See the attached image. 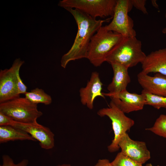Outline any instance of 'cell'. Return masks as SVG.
Here are the masks:
<instances>
[{"label":"cell","instance_id":"cell-1","mask_svg":"<svg viewBox=\"0 0 166 166\" xmlns=\"http://www.w3.org/2000/svg\"><path fill=\"white\" fill-rule=\"evenodd\" d=\"M73 15L77 26V35L70 49L62 56L61 65L66 68L68 63L83 58H86L88 48L93 36L102 26L103 23L109 21L112 17L105 20H97L77 10L65 8Z\"/></svg>","mask_w":166,"mask_h":166},{"label":"cell","instance_id":"cell-2","mask_svg":"<svg viewBox=\"0 0 166 166\" xmlns=\"http://www.w3.org/2000/svg\"><path fill=\"white\" fill-rule=\"evenodd\" d=\"M141 41L136 37H123L107 55L105 61L116 63L128 68L141 63L146 55L141 49Z\"/></svg>","mask_w":166,"mask_h":166},{"label":"cell","instance_id":"cell-3","mask_svg":"<svg viewBox=\"0 0 166 166\" xmlns=\"http://www.w3.org/2000/svg\"><path fill=\"white\" fill-rule=\"evenodd\" d=\"M123 38L120 34L107 30L102 26L91 38L87 58L94 66H100L105 61L108 54Z\"/></svg>","mask_w":166,"mask_h":166},{"label":"cell","instance_id":"cell-4","mask_svg":"<svg viewBox=\"0 0 166 166\" xmlns=\"http://www.w3.org/2000/svg\"><path fill=\"white\" fill-rule=\"evenodd\" d=\"M0 112L15 121L26 124L37 122L42 115L37 109V105L26 97H20L0 103Z\"/></svg>","mask_w":166,"mask_h":166},{"label":"cell","instance_id":"cell-5","mask_svg":"<svg viewBox=\"0 0 166 166\" xmlns=\"http://www.w3.org/2000/svg\"><path fill=\"white\" fill-rule=\"evenodd\" d=\"M117 0H62L58 5L62 7L78 10L96 19L97 17H113Z\"/></svg>","mask_w":166,"mask_h":166},{"label":"cell","instance_id":"cell-6","mask_svg":"<svg viewBox=\"0 0 166 166\" xmlns=\"http://www.w3.org/2000/svg\"><path fill=\"white\" fill-rule=\"evenodd\" d=\"M97 114L101 117L106 116L111 120L114 137L108 150L110 152L117 151L120 148L118 143L120 139L134 125V121L126 116L111 101L108 107L100 109Z\"/></svg>","mask_w":166,"mask_h":166},{"label":"cell","instance_id":"cell-7","mask_svg":"<svg viewBox=\"0 0 166 166\" xmlns=\"http://www.w3.org/2000/svg\"><path fill=\"white\" fill-rule=\"evenodd\" d=\"M133 6L131 0H117L112 20L104 28L123 37H136L133 20L128 14Z\"/></svg>","mask_w":166,"mask_h":166},{"label":"cell","instance_id":"cell-8","mask_svg":"<svg viewBox=\"0 0 166 166\" xmlns=\"http://www.w3.org/2000/svg\"><path fill=\"white\" fill-rule=\"evenodd\" d=\"M24 63L18 58L10 68L0 70V103L20 97L16 87L17 73Z\"/></svg>","mask_w":166,"mask_h":166},{"label":"cell","instance_id":"cell-9","mask_svg":"<svg viewBox=\"0 0 166 166\" xmlns=\"http://www.w3.org/2000/svg\"><path fill=\"white\" fill-rule=\"evenodd\" d=\"M102 93L105 97H110L111 101L124 113L141 110L145 105V96L141 93H130L126 89L117 93Z\"/></svg>","mask_w":166,"mask_h":166},{"label":"cell","instance_id":"cell-10","mask_svg":"<svg viewBox=\"0 0 166 166\" xmlns=\"http://www.w3.org/2000/svg\"><path fill=\"white\" fill-rule=\"evenodd\" d=\"M26 132L39 142L42 148L49 150L54 145V135L50 129L38 123H23L14 121L11 125Z\"/></svg>","mask_w":166,"mask_h":166},{"label":"cell","instance_id":"cell-11","mask_svg":"<svg viewBox=\"0 0 166 166\" xmlns=\"http://www.w3.org/2000/svg\"><path fill=\"white\" fill-rule=\"evenodd\" d=\"M118 145L124 154L142 164L151 158L150 152L145 143L132 139L127 133L120 139Z\"/></svg>","mask_w":166,"mask_h":166},{"label":"cell","instance_id":"cell-12","mask_svg":"<svg viewBox=\"0 0 166 166\" xmlns=\"http://www.w3.org/2000/svg\"><path fill=\"white\" fill-rule=\"evenodd\" d=\"M137 79L143 90L153 95L166 97V75L156 73L151 76L141 71L137 74Z\"/></svg>","mask_w":166,"mask_h":166},{"label":"cell","instance_id":"cell-13","mask_svg":"<svg viewBox=\"0 0 166 166\" xmlns=\"http://www.w3.org/2000/svg\"><path fill=\"white\" fill-rule=\"evenodd\" d=\"M103 84L97 72L92 73L90 80L86 86L79 90L81 101L82 104L86 105L89 109L93 108V102L97 97L105 98L101 92Z\"/></svg>","mask_w":166,"mask_h":166},{"label":"cell","instance_id":"cell-14","mask_svg":"<svg viewBox=\"0 0 166 166\" xmlns=\"http://www.w3.org/2000/svg\"><path fill=\"white\" fill-rule=\"evenodd\" d=\"M141 64V71L145 73H159L166 75V48L152 52Z\"/></svg>","mask_w":166,"mask_h":166},{"label":"cell","instance_id":"cell-15","mask_svg":"<svg viewBox=\"0 0 166 166\" xmlns=\"http://www.w3.org/2000/svg\"><path fill=\"white\" fill-rule=\"evenodd\" d=\"M113 72V77L107 89L110 93H117L126 89L131 81L128 68L116 63L110 64Z\"/></svg>","mask_w":166,"mask_h":166},{"label":"cell","instance_id":"cell-16","mask_svg":"<svg viewBox=\"0 0 166 166\" xmlns=\"http://www.w3.org/2000/svg\"><path fill=\"white\" fill-rule=\"evenodd\" d=\"M29 140L36 141L31 135L11 126H0V143L10 141Z\"/></svg>","mask_w":166,"mask_h":166},{"label":"cell","instance_id":"cell-17","mask_svg":"<svg viewBox=\"0 0 166 166\" xmlns=\"http://www.w3.org/2000/svg\"><path fill=\"white\" fill-rule=\"evenodd\" d=\"M25 97L32 103L38 104L42 103L45 105L50 104L52 99L50 95L46 93L43 90L38 88L32 89L25 94Z\"/></svg>","mask_w":166,"mask_h":166},{"label":"cell","instance_id":"cell-18","mask_svg":"<svg viewBox=\"0 0 166 166\" xmlns=\"http://www.w3.org/2000/svg\"><path fill=\"white\" fill-rule=\"evenodd\" d=\"M141 93L145 96V105H148L155 108H166V97L156 95L143 90Z\"/></svg>","mask_w":166,"mask_h":166},{"label":"cell","instance_id":"cell-19","mask_svg":"<svg viewBox=\"0 0 166 166\" xmlns=\"http://www.w3.org/2000/svg\"><path fill=\"white\" fill-rule=\"evenodd\" d=\"M146 130L166 138V115H160L156 120L153 125Z\"/></svg>","mask_w":166,"mask_h":166},{"label":"cell","instance_id":"cell-20","mask_svg":"<svg viewBox=\"0 0 166 166\" xmlns=\"http://www.w3.org/2000/svg\"><path fill=\"white\" fill-rule=\"evenodd\" d=\"M111 163L113 166H143L142 164L132 160L121 152L117 154Z\"/></svg>","mask_w":166,"mask_h":166},{"label":"cell","instance_id":"cell-21","mask_svg":"<svg viewBox=\"0 0 166 166\" xmlns=\"http://www.w3.org/2000/svg\"><path fill=\"white\" fill-rule=\"evenodd\" d=\"M2 160V164L0 166H27L29 163L27 159H24L19 162L15 164L12 158L7 155H3Z\"/></svg>","mask_w":166,"mask_h":166},{"label":"cell","instance_id":"cell-22","mask_svg":"<svg viewBox=\"0 0 166 166\" xmlns=\"http://www.w3.org/2000/svg\"><path fill=\"white\" fill-rule=\"evenodd\" d=\"M16 87L18 93L19 95L21 94H25L27 92V86L24 84L20 78L19 74V70L17 73Z\"/></svg>","mask_w":166,"mask_h":166},{"label":"cell","instance_id":"cell-23","mask_svg":"<svg viewBox=\"0 0 166 166\" xmlns=\"http://www.w3.org/2000/svg\"><path fill=\"white\" fill-rule=\"evenodd\" d=\"M133 6L141 11L144 14H147V10L145 7L146 0H131Z\"/></svg>","mask_w":166,"mask_h":166},{"label":"cell","instance_id":"cell-24","mask_svg":"<svg viewBox=\"0 0 166 166\" xmlns=\"http://www.w3.org/2000/svg\"><path fill=\"white\" fill-rule=\"evenodd\" d=\"M14 121L8 116L0 112V126H11Z\"/></svg>","mask_w":166,"mask_h":166},{"label":"cell","instance_id":"cell-25","mask_svg":"<svg viewBox=\"0 0 166 166\" xmlns=\"http://www.w3.org/2000/svg\"><path fill=\"white\" fill-rule=\"evenodd\" d=\"M94 166H113L109 160L106 159L99 160Z\"/></svg>","mask_w":166,"mask_h":166},{"label":"cell","instance_id":"cell-26","mask_svg":"<svg viewBox=\"0 0 166 166\" xmlns=\"http://www.w3.org/2000/svg\"><path fill=\"white\" fill-rule=\"evenodd\" d=\"M152 4L153 6L156 8H157L158 7V5L156 4V1L153 0L152 2Z\"/></svg>","mask_w":166,"mask_h":166},{"label":"cell","instance_id":"cell-27","mask_svg":"<svg viewBox=\"0 0 166 166\" xmlns=\"http://www.w3.org/2000/svg\"><path fill=\"white\" fill-rule=\"evenodd\" d=\"M165 18H166V13L165 15ZM162 32L164 34H166V26L162 30Z\"/></svg>","mask_w":166,"mask_h":166},{"label":"cell","instance_id":"cell-28","mask_svg":"<svg viewBox=\"0 0 166 166\" xmlns=\"http://www.w3.org/2000/svg\"><path fill=\"white\" fill-rule=\"evenodd\" d=\"M56 166H71L70 164H62L58 165Z\"/></svg>","mask_w":166,"mask_h":166},{"label":"cell","instance_id":"cell-29","mask_svg":"<svg viewBox=\"0 0 166 166\" xmlns=\"http://www.w3.org/2000/svg\"><path fill=\"white\" fill-rule=\"evenodd\" d=\"M145 166H154L151 163H148ZM156 166H160L159 165H157Z\"/></svg>","mask_w":166,"mask_h":166}]
</instances>
